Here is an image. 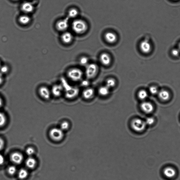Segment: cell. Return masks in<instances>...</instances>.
<instances>
[{
    "label": "cell",
    "instance_id": "cell-7",
    "mask_svg": "<svg viewBox=\"0 0 180 180\" xmlns=\"http://www.w3.org/2000/svg\"><path fill=\"white\" fill-rule=\"evenodd\" d=\"M10 159L13 164L16 165L21 164L23 161V155L19 152H14L10 155Z\"/></svg>",
    "mask_w": 180,
    "mask_h": 180
},
{
    "label": "cell",
    "instance_id": "cell-31",
    "mask_svg": "<svg viewBox=\"0 0 180 180\" xmlns=\"http://www.w3.org/2000/svg\"><path fill=\"white\" fill-rule=\"evenodd\" d=\"M88 59L86 57H82L80 59V63L82 66H87L88 65Z\"/></svg>",
    "mask_w": 180,
    "mask_h": 180
},
{
    "label": "cell",
    "instance_id": "cell-43",
    "mask_svg": "<svg viewBox=\"0 0 180 180\" xmlns=\"http://www.w3.org/2000/svg\"><path fill=\"white\" fill-rule=\"evenodd\" d=\"M13 1H19V0H13Z\"/></svg>",
    "mask_w": 180,
    "mask_h": 180
},
{
    "label": "cell",
    "instance_id": "cell-25",
    "mask_svg": "<svg viewBox=\"0 0 180 180\" xmlns=\"http://www.w3.org/2000/svg\"><path fill=\"white\" fill-rule=\"evenodd\" d=\"M116 81L115 79L112 78H110L107 80L105 86L110 89L111 88L114 87L116 85Z\"/></svg>",
    "mask_w": 180,
    "mask_h": 180
},
{
    "label": "cell",
    "instance_id": "cell-4",
    "mask_svg": "<svg viewBox=\"0 0 180 180\" xmlns=\"http://www.w3.org/2000/svg\"><path fill=\"white\" fill-rule=\"evenodd\" d=\"M68 77L73 81H79L81 80L83 73L80 69L73 68L68 71Z\"/></svg>",
    "mask_w": 180,
    "mask_h": 180
},
{
    "label": "cell",
    "instance_id": "cell-14",
    "mask_svg": "<svg viewBox=\"0 0 180 180\" xmlns=\"http://www.w3.org/2000/svg\"><path fill=\"white\" fill-rule=\"evenodd\" d=\"M105 40L109 43H114L116 42L117 39V35L111 32H108L105 35Z\"/></svg>",
    "mask_w": 180,
    "mask_h": 180
},
{
    "label": "cell",
    "instance_id": "cell-34",
    "mask_svg": "<svg viewBox=\"0 0 180 180\" xmlns=\"http://www.w3.org/2000/svg\"><path fill=\"white\" fill-rule=\"evenodd\" d=\"M8 71L9 68L7 65H1V67L0 68V73L2 74H6L8 72Z\"/></svg>",
    "mask_w": 180,
    "mask_h": 180
},
{
    "label": "cell",
    "instance_id": "cell-24",
    "mask_svg": "<svg viewBox=\"0 0 180 180\" xmlns=\"http://www.w3.org/2000/svg\"><path fill=\"white\" fill-rule=\"evenodd\" d=\"M148 96V94L146 90L142 89L139 91L138 93V97L140 100L144 101L147 98Z\"/></svg>",
    "mask_w": 180,
    "mask_h": 180
},
{
    "label": "cell",
    "instance_id": "cell-33",
    "mask_svg": "<svg viewBox=\"0 0 180 180\" xmlns=\"http://www.w3.org/2000/svg\"><path fill=\"white\" fill-rule=\"evenodd\" d=\"M155 119L151 117H147L145 121L146 125H152L155 123Z\"/></svg>",
    "mask_w": 180,
    "mask_h": 180
},
{
    "label": "cell",
    "instance_id": "cell-15",
    "mask_svg": "<svg viewBox=\"0 0 180 180\" xmlns=\"http://www.w3.org/2000/svg\"><path fill=\"white\" fill-rule=\"evenodd\" d=\"M100 61L102 64L105 66H108L111 64V58L109 54L106 53H103L101 55Z\"/></svg>",
    "mask_w": 180,
    "mask_h": 180
},
{
    "label": "cell",
    "instance_id": "cell-8",
    "mask_svg": "<svg viewBox=\"0 0 180 180\" xmlns=\"http://www.w3.org/2000/svg\"><path fill=\"white\" fill-rule=\"evenodd\" d=\"M68 18L60 20L56 23V27L59 31L64 32L66 31L69 27Z\"/></svg>",
    "mask_w": 180,
    "mask_h": 180
},
{
    "label": "cell",
    "instance_id": "cell-20",
    "mask_svg": "<svg viewBox=\"0 0 180 180\" xmlns=\"http://www.w3.org/2000/svg\"><path fill=\"white\" fill-rule=\"evenodd\" d=\"M25 165L27 168L29 169H33L36 167L37 164L36 160L32 157H29L26 160Z\"/></svg>",
    "mask_w": 180,
    "mask_h": 180
},
{
    "label": "cell",
    "instance_id": "cell-39",
    "mask_svg": "<svg viewBox=\"0 0 180 180\" xmlns=\"http://www.w3.org/2000/svg\"><path fill=\"white\" fill-rule=\"evenodd\" d=\"M3 80V74L0 73V85L2 83Z\"/></svg>",
    "mask_w": 180,
    "mask_h": 180
},
{
    "label": "cell",
    "instance_id": "cell-29",
    "mask_svg": "<svg viewBox=\"0 0 180 180\" xmlns=\"http://www.w3.org/2000/svg\"><path fill=\"white\" fill-rule=\"evenodd\" d=\"M35 153V150L33 148L29 147L26 149L25 153L29 157H32Z\"/></svg>",
    "mask_w": 180,
    "mask_h": 180
},
{
    "label": "cell",
    "instance_id": "cell-3",
    "mask_svg": "<svg viewBox=\"0 0 180 180\" xmlns=\"http://www.w3.org/2000/svg\"><path fill=\"white\" fill-rule=\"evenodd\" d=\"M131 125L132 129L135 132H141L145 129L147 125L145 122L141 119L135 118L131 121Z\"/></svg>",
    "mask_w": 180,
    "mask_h": 180
},
{
    "label": "cell",
    "instance_id": "cell-11",
    "mask_svg": "<svg viewBox=\"0 0 180 180\" xmlns=\"http://www.w3.org/2000/svg\"><path fill=\"white\" fill-rule=\"evenodd\" d=\"M21 9L24 13L27 14L33 13L34 10V7L31 3L25 2L21 5Z\"/></svg>",
    "mask_w": 180,
    "mask_h": 180
},
{
    "label": "cell",
    "instance_id": "cell-42",
    "mask_svg": "<svg viewBox=\"0 0 180 180\" xmlns=\"http://www.w3.org/2000/svg\"><path fill=\"white\" fill-rule=\"evenodd\" d=\"M1 62H0V68L1 67Z\"/></svg>",
    "mask_w": 180,
    "mask_h": 180
},
{
    "label": "cell",
    "instance_id": "cell-18",
    "mask_svg": "<svg viewBox=\"0 0 180 180\" xmlns=\"http://www.w3.org/2000/svg\"><path fill=\"white\" fill-rule=\"evenodd\" d=\"M95 93L94 90L91 88H87L83 91L82 95L87 100L92 99L94 97Z\"/></svg>",
    "mask_w": 180,
    "mask_h": 180
},
{
    "label": "cell",
    "instance_id": "cell-5",
    "mask_svg": "<svg viewBox=\"0 0 180 180\" xmlns=\"http://www.w3.org/2000/svg\"><path fill=\"white\" fill-rule=\"evenodd\" d=\"M98 68L97 65L94 63L88 64L86 66L85 74L88 79L94 78L97 75Z\"/></svg>",
    "mask_w": 180,
    "mask_h": 180
},
{
    "label": "cell",
    "instance_id": "cell-10",
    "mask_svg": "<svg viewBox=\"0 0 180 180\" xmlns=\"http://www.w3.org/2000/svg\"><path fill=\"white\" fill-rule=\"evenodd\" d=\"M140 48L143 53L147 54L150 52L151 50L152 47L149 41L145 39L140 43Z\"/></svg>",
    "mask_w": 180,
    "mask_h": 180
},
{
    "label": "cell",
    "instance_id": "cell-36",
    "mask_svg": "<svg viewBox=\"0 0 180 180\" xmlns=\"http://www.w3.org/2000/svg\"><path fill=\"white\" fill-rule=\"evenodd\" d=\"M4 145L5 142L4 140L0 137V151L3 149Z\"/></svg>",
    "mask_w": 180,
    "mask_h": 180
},
{
    "label": "cell",
    "instance_id": "cell-28",
    "mask_svg": "<svg viewBox=\"0 0 180 180\" xmlns=\"http://www.w3.org/2000/svg\"><path fill=\"white\" fill-rule=\"evenodd\" d=\"M7 121V118L5 114L0 112V127L4 126Z\"/></svg>",
    "mask_w": 180,
    "mask_h": 180
},
{
    "label": "cell",
    "instance_id": "cell-2",
    "mask_svg": "<svg viewBox=\"0 0 180 180\" xmlns=\"http://www.w3.org/2000/svg\"><path fill=\"white\" fill-rule=\"evenodd\" d=\"M73 31L77 34L84 33L88 29V25L85 21L81 19H76L72 23Z\"/></svg>",
    "mask_w": 180,
    "mask_h": 180
},
{
    "label": "cell",
    "instance_id": "cell-17",
    "mask_svg": "<svg viewBox=\"0 0 180 180\" xmlns=\"http://www.w3.org/2000/svg\"><path fill=\"white\" fill-rule=\"evenodd\" d=\"M158 95L159 98L163 101H167L170 98V93L166 90L162 89L159 91Z\"/></svg>",
    "mask_w": 180,
    "mask_h": 180
},
{
    "label": "cell",
    "instance_id": "cell-41",
    "mask_svg": "<svg viewBox=\"0 0 180 180\" xmlns=\"http://www.w3.org/2000/svg\"><path fill=\"white\" fill-rule=\"evenodd\" d=\"M178 49H179L180 51V42L179 44V45H178Z\"/></svg>",
    "mask_w": 180,
    "mask_h": 180
},
{
    "label": "cell",
    "instance_id": "cell-13",
    "mask_svg": "<svg viewBox=\"0 0 180 180\" xmlns=\"http://www.w3.org/2000/svg\"><path fill=\"white\" fill-rule=\"evenodd\" d=\"M73 39V35L70 32L65 31L61 36L62 42L65 44H69L72 42Z\"/></svg>",
    "mask_w": 180,
    "mask_h": 180
},
{
    "label": "cell",
    "instance_id": "cell-32",
    "mask_svg": "<svg viewBox=\"0 0 180 180\" xmlns=\"http://www.w3.org/2000/svg\"><path fill=\"white\" fill-rule=\"evenodd\" d=\"M159 90L157 87L154 86H151L149 88V91L151 94L155 95L158 94Z\"/></svg>",
    "mask_w": 180,
    "mask_h": 180
},
{
    "label": "cell",
    "instance_id": "cell-19",
    "mask_svg": "<svg viewBox=\"0 0 180 180\" xmlns=\"http://www.w3.org/2000/svg\"><path fill=\"white\" fill-rule=\"evenodd\" d=\"M63 90V88L62 85H54L52 88V93L55 97H58L62 94Z\"/></svg>",
    "mask_w": 180,
    "mask_h": 180
},
{
    "label": "cell",
    "instance_id": "cell-40",
    "mask_svg": "<svg viewBox=\"0 0 180 180\" xmlns=\"http://www.w3.org/2000/svg\"><path fill=\"white\" fill-rule=\"evenodd\" d=\"M3 104V101L2 99L0 98V107H1V106H2Z\"/></svg>",
    "mask_w": 180,
    "mask_h": 180
},
{
    "label": "cell",
    "instance_id": "cell-6",
    "mask_svg": "<svg viewBox=\"0 0 180 180\" xmlns=\"http://www.w3.org/2000/svg\"><path fill=\"white\" fill-rule=\"evenodd\" d=\"M50 138L55 141H59L63 138V131L60 128H54L51 129L49 132Z\"/></svg>",
    "mask_w": 180,
    "mask_h": 180
},
{
    "label": "cell",
    "instance_id": "cell-44",
    "mask_svg": "<svg viewBox=\"0 0 180 180\" xmlns=\"http://www.w3.org/2000/svg\"><path fill=\"white\" fill-rule=\"evenodd\" d=\"M173 1H177V0H173Z\"/></svg>",
    "mask_w": 180,
    "mask_h": 180
},
{
    "label": "cell",
    "instance_id": "cell-30",
    "mask_svg": "<svg viewBox=\"0 0 180 180\" xmlns=\"http://www.w3.org/2000/svg\"><path fill=\"white\" fill-rule=\"evenodd\" d=\"M69 127V124L68 122L66 121H63L61 123L60 129L62 131H66L67 130Z\"/></svg>",
    "mask_w": 180,
    "mask_h": 180
},
{
    "label": "cell",
    "instance_id": "cell-12",
    "mask_svg": "<svg viewBox=\"0 0 180 180\" xmlns=\"http://www.w3.org/2000/svg\"><path fill=\"white\" fill-rule=\"evenodd\" d=\"M176 170L171 167L165 168L163 170V174L166 177L171 179L175 177L177 174Z\"/></svg>",
    "mask_w": 180,
    "mask_h": 180
},
{
    "label": "cell",
    "instance_id": "cell-38",
    "mask_svg": "<svg viewBox=\"0 0 180 180\" xmlns=\"http://www.w3.org/2000/svg\"><path fill=\"white\" fill-rule=\"evenodd\" d=\"M5 162V158L2 155L0 154V165H2Z\"/></svg>",
    "mask_w": 180,
    "mask_h": 180
},
{
    "label": "cell",
    "instance_id": "cell-16",
    "mask_svg": "<svg viewBox=\"0 0 180 180\" xmlns=\"http://www.w3.org/2000/svg\"><path fill=\"white\" fill-rule=\"evenodd\" d=\"M39 94L43 98L48 100L50 98V92L48 88L45 87H41L39 90Z\"/></svg>",
    "mask_w": 180,
    "mask_h": 180
},
{
    "label": "cell",
    "instance_id": "cell-23",
    "mask_svg": "<svg viewBox=\"0 0 180 180\" xmlns=\"http://www.w3.org/2000/svg\"><path fill=\"white\" fill-rule=\"evenodd\" d=\"M98 92L101 96L106 97L109 94L110 89L106 86H101L99 88Z\"/></svg>",
    "mask_w": 180,
    "mask_h": 180
},
{
    "label": "cell",
    "instance_id": "cell-21",
    "mask_svg": "<svg viewBox=\"0 0 180 180\" xmlns=\"http://www.w3.org/2000/svg\"><path fill=\"white\" fill-rule=\"evenodd\" d=\"M31 21V18L26 14L21 15L18 18V21L22 25H27L30 23Z\"/></svg>",
    "mask_w": 180,
    "mask_h": 180
},
{
    "label": "cell",
    "instance_id": "cell-9",
    "mask_svg": "<svg viewBox=\"0 0 180 180\" xmlns=\"http://www.w3.org/2000/svg\"><path fill=\"white\" fill-rule=\"evenodd\" d=\"M140 107L143 112L147 114L151 113L154 110L153 104L148 101H144L142 102L140 104Z\"/></svg>",
    "mask_w": 180,
    "mask_h": 180
},
{
    "label": "cell",
    "instance_id": "cell-35",
    "mask_svg": "<svg viewBox=\"0 0 180 180\" xmlns=\"http://www.w3.org/2000/svg\"><path fill=\"white\" fill-rule=\"evenodd\" d=\"M180 53V51L178 49L175 48L172 50L171 54L175 57H178Z\"/></svg>",
    "mask_w": 180,
    "mask_h": 180
},
{
    "label": "cell",
    "instance_id": "cell-22",
    "mask_svg": "<svg viewBox=\"0 0 180 180\" xmlns=\"http://www.w3.org/2000/svg\"><path fill=\"white\" fill-rule=\"evenodd\" d=\"M28 172L27 169L22 168L20 169L18 172V178L21 180L25 179L28 176Z\"/></svg>",
    "mask_w": 180,
    "mask_h": 180
},
{
    "label": "cell",
    "instance_id": "cell-1",
    "mask_svg": "<svg viewBox=\"0 0 180 180\" xmlns=\"http://www.w3.org/2000/svg\"><path fill=\"white\" fill-rule=\"evenodd\" d=\"M62 80V86L65 89V97L67 98L71 99L77 97L79 92V88L70 86L64 79Z\"/></svg>",
    "mask_w": 180,
    "mask_h": 180
},
{
    "label": "cell",
    "instance_id": "cell-37",
    "mask_svg": "<svg viewBox=\"0 0 180 180\" xmlns=\"http://www.w3.org/2000/svg\"><path fill=\"white\" fill-rule=\"evenodd\" d=\"M89 84V82L88 80H83L81 82V85L83 87H86L88 86Z\"/></svg>",
    "mask_w": 180,
    "mask_h": 180
},
{
    "label": "cell",
    "instance_id": "cell-27",
    "mask_svg": "<svg viewBox=\"0 0 180 180\" xmlns=\"http://www.w3.org/2000/svg\"><path fill=\"white\" fill-rule=\"evenodd\" d=\"M17 172V169L14 165L9 166L7 169V172L9 175L13 176L15 175Z\"/></svg>",
    "mask_w": 180,
    "mask_h": 180
},
{
    "label": "cell",
    "instance_id": "cell-26",
    "mask_svg": "<svg viewBox=\"0 0 180 180\" xmlns=\"http://www.w3.org/2000/svg\"><path fill=\"white\" fill-rule=\"evenodd\" d=\"M79 12L77 9L73 8L69 10L68 13V18H74L77 17Z\"/></svg>",
    "mask_w": 180,
    "mask_h": 180
}]
</instances>
